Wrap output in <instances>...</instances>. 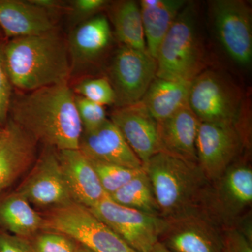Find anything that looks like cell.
<instances>
[{"mask_svg": "<svg viewBox=\"0 0 252 252\" xmlns=\"http://www.w3.org/2000/svg\"><path fill=\"white\" fill-rule=\"evenodd\" d=\"M9 118L45 147L79 149L83 127L69 84L13 94Z\"/></svg>", "mask_w": 252, "mask_h": 252, "instance_id": "1", "label": "cell"}, {"mask_svg": "<svg viewBox=\"0 0 252 252\" xmlns=\"http://www.w3.org/2000/svg\"><path fill=\"white\" fill-rule=\"evenodd\" d=\"M3 55L11 85L20 92L69 84L72 76L67 41L58 30L6 39Z\"/></svg>", "mask_w": 252, "mask_h": 252, "instance_id": "2", "label": "cell"}, {"mask_svg": "<svg viewBox=\"0 0 252 252\" xmlns=\"http://www.w3.org/2000/svg\"><path fill=\"white\" fill-rule=\"evenodd\" d=\"M152 183L160 216L201 209L210 185L198 163L158 152L142 165Z\"/></svg>", "mask_w": 252, "mask_h": 252, "instance_id": "3", "label": "cell"}, {"mask_svg": "<svg viewBox=\"0 0 252 252\" xmlns=\"http://www.w3.org/2000/svg\"><path fill=\"white\" fill-rule=\"evenodd\" d=\"M193 5L187 4L162 39L157 55V77L193 81L205 67Z\"/></svg>", "mask_w": 252, "mask_h": 252, "instance_id": "4", "label": "cell"}, {"mask_svg": "<svg viewBox=\"0 0 252 252\" xmlns=\"http://www.w3.org/2000/svg\"><path fill=\"white\" fill-rule=\"evenodd\" d=\"M252 169L248 162H237L217 180L210 182L201 210L223 230L234 228L251 212Z\"/></svg>", "mask_w": 252, "mask_h": 252, "instance_id": "5", "label": "cell"}, {"mask_svg": "<svg viewBox=\"0 0 252 252\" xmlns=\"http://www.w3.org/2000/svg\"><path fill=\"white\" fill-rule=\"evenodd\" d=\"M44 228L75 240L94 252H137L88 207L72 201L46 214Z\"/></svg>", "mask_w": 252, "mask_h": 252, "instance_id": "6", "label": "cell"}, {"mask_svg": "<svg viewBox=\"0 0 252 252\" xmlns=\"http://www.w3.org/2000/svg\"><path fill=\"white\" fill-rule=\"evenodd\" d=\"M242 99L233 83L218 73L206 71L192 81L188 103L200 122L240 126Z\"/></svg>", "mask_w": 252, "mask_h": 252, "instance_id": "7", "label": "cell"}, {"mask_svg": "<svg viewBox=\"0 0 252 252\" xmlns=\"http://www.w3.org/2000/svg\"><path fill=\"white\" fill-rule=\"evenodd\" d=\"M165 219L158 242L172 252H223V231L201 209Z\"/></svg>", "mask_w": 252, "mask_h": 252, "instance_id": "8", "label": "cell"}, {"mask_svg": "<svg viewBox=\"0 0 252 252\" xmlns=\"http://www.w3.org/2000/svg\"><path fill=\"white\" fill-rule=\"evenodd\" d=\"M245 135L240 126L200 122L196 137L198 165L210 182L217 180L243 153Z\"/></svg>", "mask_w": 252, "mask_h": 252, "instance_id": "9", "label": "cell"}, {"mask_svg": "<svg viewBox=\"0 0 252 252\" xmlns=\"http://www.w3.org/2000/svg\"><path fill=\"white\" fill-rule=\"evenodd\" d=\"M89 209L137 252H150L165 225L163 217L122 206L109 197Z\"/></svg>", "mask_w": 252, "mask_h": 252, "instance_id": "10", "label": "cell"}, {"mask_svg": "<svg viewBox=\"0 0 252 252\" xmlns=\"http://www.w3.org/2000/svg\"><path fill=\"white\" fill-rule=\"evenodd\" d=\"M157 60L148 51L123 46L109 67V82L115 93V105L127 107L140 102L157 77Z\"/></svg>", "mask_w": 252, "mask_h": 252, "instance_id": "11", "label": "cell"}, {"mask_svg": "<svg viewBox=\"0 0 252 252\" xmlns=\"http://www.w3.org/2000/svg\"><path fill=\"white\" fill-rule=\"evenodd\" d=\"M214 22L220 44L227 54L241 65L252 59L251 9L240 0H217L212 3Z\"/></svg>", "mask_w": 252, "mask_h": 252, "instance_id": "12", "label": "cell"}, {"mask_svg": "<svg viewBox=\"0 0 252 252\" xmlns=\"http://www.w3.org/2000/svg\"><path fill=\"white\" fill-rule=\"evenodd\" d=\"M16 191L39 207H59L73 201L56 149L45 147Z\"/></svg>", "mask_w": 252, "mask_h": 252, "instance_id": "13", "label": "cell"}, {"mask_svg": "<svg viewBox=\"0 0 252 252\" xmlns=\"http://www.w3.org/2000/svg\"><path fill=\"white\" fill-rule=\"evenodd\" d=\"M79 149L88 158L94 161L135 170L142 168L140 159L110 119H107L94 130H83Z\"/></svg>", "mask_w": 252, "mask_h": 252, "instance_id": "14", "label": "cell"}, {"mask_svg": "<svg viewBox=\"0 0 252 252\" xmlns=\"http://www.w3.org/2000/svg\"><path fill=\"white\" fill-rule=\"evenodd\" d=\"M110 120L114 124L142 165L158 153L157 122L139 102L113 111Z\"/></svg>", "mask_w": 252, "mask_h": 252, "instance_id": "15", "label": "cell"}, {"mask_svg": "<svg viewBox=\"0 0 252 252\" xmlns=\"http://www.w3.org/2000/svg\"><path fill=\"white\" fill-rule=\"evenodd\" d=\"M200 123L189 103L157 122L159 152L198 164L195 143Z\"/></svg>", "mask_w": 252, "mask_h": 252, "instance_id": "16", "label": "cell"}, {"mask_svg": "<svg viewBox=\"0 0 252 252\" xmlns=\"http://www.w3.org/2000/svg\"><path fill=\"white\" fill-rule=\"evenodd\" d=\"M0 140V192L14 183L36 160V142L11 119Z\"/></svg>", "mask_w": 252, "mask_h": 252, "instance_id": "17", "label": "cell"}, {"mask_svg": "<svg viewBox=\"0 0 252 252\" xmlns=\"http://www.w3.org/2000/svg\"><path fill=\"white\" fill-rule=\"evenodd\" d=\"M112 36L108 19L102 15L75 26L67 41L72 75L98 59L108 48Z\"/></svg>", "mask_w": 252, "mask_h": 252, "instance_id": "18", "label": "cell"}, {"mask_svg": "<svg viewBox=\"0 0 252 252\" xmlns=\"http://www.w3.org/2000/svg\"><path fill=\"white\" fill-rule=\"evenodd\" d=\"M58 156L73 201L90 208L108 197L90 160L79 149L58 151Z\"/></svg>", "mask_w": 252, "mask_h": 252, "instance_id": "19", "label": "cell"}, {"mask_svg": "<svg viewBox=\"0 0 252 252\" xmlns=\"http://www.w3.org/2000/svg\"><path fill=\"white\" fill-rule=\"evenodd\" d=\"M0 29L5 39L56 31L54 15L22 0H0Z\"/></svg>", "mask_w": 252, "mask_h": 252, "instance_id": "20", "label": "cell"}, {"mask_svg": "<svg viewBox=\"0 0 252 252\" xmlns=\"http://www.w3.org/2000/svg\"><path fill=\"white\" fill-rule=\"evenodd\" d=\"M140 2L146 46L156 59L162 39L187 3L184 0H142Z\"/></svg>", "mask_w": 252, "mask_h": 252, "instance_id": "21", "label": "cell"}, {"mask_svg": "<svg viewBox=\"0 0 252 252\" xmlns=\"http://www.w3.org/2000/svg\"><path fill=\"white\" fill-rule=\"evenodd\" d=\"M44 220L15 190L0 196V230L26 239L44 228Z\"/></svg>", "mask_w": 252, "mask_h": 252, "instance_id": "22", "label": "cell"}, {"mask_svg": "<svg viewBox=\"0 0 252 252\" xmlns=\"http://www.w3.org/2000/svg\"><path fill=\"white\" fill-rule=\"evenodd\" d=\"M191 84L156 77L140 102L157 122L163 120L188 104Z\"/></svg>", "mask_w": 252, "mask_h": 252, "instance_id": "23", "label": "cell"}, {"mask_svg": "<svg viewBox=\"0 0 252 252\" xmlns=\"http://www.w3.org/2000/svg\"><path fill=\"white\" fill-rule=\"evenodd\" d=\"M112 21L116 35L123 46L147 51L139 4L131 0L117 3L112 9Z\"/></svg>", "mask_w": 252, "mask_h": 252, "instance_id": "24", "label": "cell"}, {"mask_svg": "<svg viewBox=\"0 0 252 252\" xmlns=\"http://www.w3.org/2000/svg\"><path fill=\"white\" fill-rule=\"evenodd\" d=\"M109 198L122 206L161 217L152 183L143 169Z\"/></svg>", "mask_w": 252, "mask_h": 252, "instance_id": "25", "label": "cell"}, {"mask_svg": "<svg viewBox=\"0 0 252 252\" xmlns=\"http://www.w3.org/2000/svg\"><path fill=\"white\" fill-rule=\"evenodd\" d=\"M89 160L97 174L102 189L108 197L132 180L142 169L135 170L112 164L94 161L90 159Z\"/></svg>", "mask_w": 252, "mask_h": 252, "instance_id": "26", "label": "cell"}, {"mask_svg": "<svg viewBox=\"0 0 252 252\" xmlns=\"http://www.w3.org/2000/svg\"><path fill=\"white\" fill-rule=\"evenodd\" d=\"M72 91L74 94L102 106L115 104V93L106 78L84 79L76 84Z\"/></svg>", "mask_w": 252, "mask_h": 252, "instance_id": "27", "label": "cell"}, {"mask_svg": "<svg viewBox=\"0 0 252 252\" xmlns=\"http://www.w3.org/2000/svg\"><path fill=\"white\" fill-rule=\"evenodd\" d=\"M77 245L73 239L55 231L36 235L30 243L32 252H75Z\"/></svg>", "mask_w": 252, "mask_h": 252, "instance_id": "28", "label": "cell"}, {"mask_svg": "<svg viewBox=\"0 0 252 252\" xmlns=\"http://www.w3.org/2000/svg\"><path fill=\"white\" fill-rule=\"evenodd\" d=\"M75 104L83 130L91 131L98 127L106 120L104 106L75 94Z\"/></svg>", "mask_w": 252, "mask_h": 252, "instance_id": "29", "label": "cell"}, {"mask_svg": "<svg viewBox=\"0 0 252 252\" xmlns=\"http://www.w3.org/2000/svg\"><path fill=\"white\" fill-rule=\"evenodd\" d=\"M108 2L105 0H73L68 1L66 10L74 28L94 17V15L99 12Z\"/></svg>", "mask_w": 252, "mask_h": 252, "instance_id": "30", "label": "cell"}, {"mask_svg": "<svg viewBox=\"0 0 252 252\" xmlns=\"http://www.w3.org/2000/svg\"><path fill=\"white\" fill-rule=\"evenodd\" d=\"M6 39H0V126L4 127L9 119L10 105L13 97V88L6 72L3 55Z\"/></svg>", "mask_w": 252, "mask_h": 252, "instance_id": "31", "label": "cell"}, {"mask_svg": "<svg viewBox=\"0 0 252 252\" xmlns=\"http://www.w3.org/2000/svg\"><path fill=\"white\" fill-rule=\"evenodd\" d=\"M223 252H252V242L234 228L223 231Z\"/></svg>", "mask_w": 252, "mask_h": 252, "instance_id": "32", "label": "cell"}, {"mask_svg": "<svg viewBox=\"0 0 252 252\" xmlns=\"http://www.w3.org/2000/svg\"><path fill=\"white\" fill-rule=\"evenodd\" d=\"M0 252H32L26 239L0 230Z\"/></svg>", "mask_w": 252, "mask_h": 252, "instance_id": "33", "label": "cell"}, {"mask_svg": "<svg viewBox=\"0 0 252 252\" xmlns=\"http://www.w3.org/2000/svg\"><path fill=\"white\" fill-rule=\"evenodd\" d=\"M28 1L31 4L35 5L53 15L61 10H66L67 8V3H64L63 1H58V0H28Z\"/></svg>", "mask_w": 252, "mask_h": 252, "instance_id": "34", "label": "cell"}, {"mask_svg": "<svg viewBox=\"0 0 252 252\" xmlns=\"http://www.w3.org/2000/svg\"><path fill=\"white\" fill-rule=\"evenodd\" d=\"M149 252H172L169 250L168 249L165 248L164 245H162L161 243L158 242L157 244L153 247Z\"/></svg>", "mask_w": 252, "mask_h": 252, "instance_id": "35", "label": "cell"}, {"mask_svg": "<svg viewBox=\"0 0 252 252\" xmlns=\"http://www.w3.org/2000/svg\"><path fill=\"white\" fill-rule=\"evenodd\" d=\"M75 252H94L90 249L86 248L84 245H81V244L78 243L77 248H76Z\"/></svg>", "mask_w": 252, "mask_h": 252, "instance_id": "36", "label": "cell"}, {"mask_svg": "<svg viewBox=\"0 0 252 252\" xmlns=\"http://www.w3.org/2000/svg\"><path fill=\"white\" fill-rule=\"evenodd\" d=\"M4 127H1V126H0V140L2 138L3 135H4Z\"/></svg>", "mask_w": 252, "mask_h": 252, "instance_id": "37", "label": "cell"}, {"mask_svg": "<svg viewBox=\"0 0 252 252\" xmlns=\"http://www.w3.org/2000/svg\"><path fill=\"white\" fill-rule=\"evenodd\" d=\"M4 37V34H3L2 31L0 29V39H3Z\"/></svg>", "mask_w": 252, "mask_h": 252, "instance_id": "38", "label": "cell"}]
</instances>
